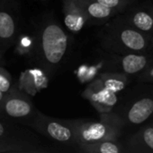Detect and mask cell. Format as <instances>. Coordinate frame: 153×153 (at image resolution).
<instances>
[{
    "instance_id": "e0dca14e",
    "label": "cell",
    "mask_w": 153,
    "mask_h": 153,
    "mask_svg": "<svg viewBox=\"0 0 153 153\" xmlns=\"http://www.w3.org/2000/svg\"><path fill=\"white\" fill-rule=\"evenodd\" d=\"M94 1L108 8L115 10L118 13H124L131 5H133V3L131 2V0H94Z\"/></svg>"
},
{
    "instance_id": "ffe728a7",
    "label": "cell",
    "mask_w": 153,
    "mask_h": 153,
    "mask_svg": "<svg viewBox=\"0 0 153 153\" xmlns=\"http://www.w3.org/2000/svg\"><path fill=\"white\" fill-rule=\"evenodd\" d=\"M140 82L144 83H153V65L148 67L143 73L138 75Z\"/></svg>"
},
{
    "instance_id": "52a82bcc",
    "label": "cell",
    "mask_w": 153,
    "mask_h": 153,
    "mask_svg": "<svg viewBox=\"0 0 153 153\" xmlns=\"http://www.w3.org/2000/svg\"><path fill=\"white\" fill-rule=\"evenodd\" d=\"M39 110L30 97L21 90L13 87L0 103V115L21 125L31 120Z\"/></svg>"
},
{
    "instance_id": "277c9868",
    "label": "cell",
    "mask_w": 153,
    "mask_h": 153,
    "mask_svg": "<svg viewBox=\"0 0 153 153\" xmlns=\"http://www.w3.org/2000/svg\"><path fill=\"white\" fill-rule=\"evenodd\" d=\"M102 120L113 123L121 128L124 126L144 124L153 117V91L136 97L126 104L120 112L100 114Z\"/></svg>"
},
{
    "instance_id": "4fadbf2b",
    "label": "cell",
    "mask_w": 153,
    "mask_h": 153,
    "mask_svg": "<svg viewBox=\"0 0 153 153\" xmlns=\"http://www.w3.org/2000/svg\"><path fill=\"white\" fill-rule=\"evenodd\" d=\"M125 152L135 153L153 152V126H146L133 134L126 143Z\"/></svg>"
},
{
    "instance_id": "5b68a950",
    "label": "cell",
    "mask_w": 153,
    "mask_h": 153,
    "mask_svg": "<svg viewBox=\"0 0 153 153\" xmlns=\"http://www.w3.org/2000/svg\"><path fill=\"white\" fill-rule=\"evenodd\" d=\"M25 126L56 143L76 145L75 130L70 119L55 118L38 111Z\"/></svg>"
},
{
    "instance_id": "5bb4252c",
    "label": "cell",
    "mask_w": 153,
    "mask_h": 153,
    "mask_svg": "<svg viewBox=\"0 0 153 153\" xmlns=\"http://www.w3.org/2000/svg\"><path fill=\"white\" fill-rule=\"evenodd\" d=\"M80 7L88 15L91 22H106L119 14L115 10L108 8L94 0H77Z\"/></svg>"
},
{
    "instance_id": "8992f818",
    "label": "cell",
    "mask_w": 153,
    "mask_h": 153,
    "mask_svg": "<svg viewBox=\"0 0 153 153\" xmlns=\"http://www.w3.org/2000/svg\"><path fill=\"white\" fill-rule=\"evenodd\" d=\"M70 123L75 130L76 146L104 140H118L122 132L120 126L102 119L100 121L70 119Z\"/></svg>"
},
{
    "instance_id": "7a4b0ae2",
    "label": "cell",
    "mask_w": 153,
    "mask_h": 153,
    "mask_svg": "<svg viewBox=\"0 0 153 153\" xmlns=\"http://www.w3.org/2000/svg\"><path fill=\"white\" fill-rule=\"evenodd\" d=\"M69 50V38L54 21L43 22L36 37L34 55L40 65L49 74L60 67Z\"/></svg>"
},
{
    "instance_id": "30bf717a",
    "label": "cell",
    "mask_w": 153,
    "mask_h": 153,
    "mask_svg": "<svg viewBox=\"0 0 153 153\" xmlns=\"http://www.w3.org/2000/svg\"><path fill=\"white\" fill-rule=\"evenodd\" d=\"M82 97L100 113H109L118 103V94L105 88L96 79L82 92Z\"/></svg>"
},
{
    "instance_id": "d4e9b609",
    "label": "cell",
    "mask_w": 153,
    "mask_h": 153,
    "mask_svg": "<svg viewBox=\"0 0 153 153\" xmlns=\"http://www.w3.org/2000/svg\"><path fill=\"white\" fill-rule=\"evenodd\" d=\"M150 6L151 7V9L153 10V4H150Z\"/></svg>"
},
{
    "instance_id": "2e32d148",
    "label": "cell",
    "mask_w": 153,
    "mask_h": 153,
    "mask_svg": "<svg viewBox=\"0 0 153 153\" xmlns=\"http://www.w3.org/2000/svg\"><path fill=\"white\" fill-rule=\"evenodd\" d=\"M78 152L85 153H122L125 152L117 140H104L92 143L77 145Z\"/></svg>"
},
{
    "instance_id": "cb8c5ba5",
    "label": "cell",
    "mask_w": 153,
    "mask_h": 153,
    "mask_svg": "<svg viewBox=\"0 0 153 153\" xmlns=\"http://www.w3.org/2000/svg\"><path fill=\"white\" fill-rule=\"evenodd\" d=\"M151 53L153 54V37H152V40H151Z\"/></svg>"
},
{
    "instance_id": "6da1fadb",
    "label": "cell",
    "mask_w": 153,
    "mask_h": 153,
    "mask_svg": "<svg viewBox=\"0 0 153 153\" xmlns=\"http://www.w3.org/2000/svg\"><path fill=\"white\" fill-rule=\"evenodd\" d=\"M99 39L109 53L147 54L151 51L152 37L131 26L121 15L106 22L99 32Z\"/></svg>"
},
{
    "instance_id": "7c38bea8",
    "label": "cell",
    "mask_w": 153,
    "mask_h": 153,
    "mask_svg": "<svg viewBox=\"0 0 153 153\" xmlns=\"http://www.w3.org/2000/svg\"><path fill=\"white\" fill-rule=\"evenodd\" d=\"M64 24L71 32H79L84 26L91 22L88 15L80 7L77 0H61Z\"/></svg>"
},
{
    "instance_id": "3957f363",
    "label": "cell",
    "mask_w": 153,
    "mask_h": 153,
    "mask_svg": "<svg viewBox=\"0 0 153 153\" xmlns=\"http://www.w3.org/2000/svg\"><path fill=\"white\" fill-rule=\"evenodd\" d=\"M36 134L0 115V152H45Z\"/></svg>"
},
{
    "instance_id": "ba28073f",
    "label": "cell",
    "mask_w": 153,
    "mask_h": 153,
    "mask_svg": "<svg viewBox=\"0 0 153 153\" xmlns=\"http://www.w3.org/2000/svg\"><path fill=\"white\" fill-rule=\"evenodd\" d=\"M153 65V54H115L111 53L106 61L107 72L122 73L126 75H139Z\"/></svg>"
},
{
    "instance_id": "603a6c76",
    "label": "cell",
    "mask_w": 153,
    "mask_h": 153,
    "mask_svg": "<svg viewBox=\"0 0 153 153\" xmlns=\"http://www.w3.org/2000/svg\"><path fill=\"white\" fill-rule=\"evenodd\" d=\"M5 96V92H3V91L0 90V103H1V102H2V100H4Z\"/></svg>"
},
{
    "instance_id": "9a60e30c",
    "label": "cell",
    "mask_w": 153,
    "mask_h": 153,
    "mask_svg": "<svg viewBox=\"0 0 153 153\" xmlns=\"http://www.w3.org/2000/svg\"><path fill=\"white\" fill-rule=\"evenodd\" d=\"M96 80L105 88L117 94L123 91L129 83L128 75L116 72L103 73L99 74L96 78Z\"/></svg>"
},
{
    "instance_id": "ac0fdd59",
    "label": "cell",
    "mask_w": 153,
    "mask_h": 153,
    "mask_svg": "<svg viewBox=\"0 0 153 153\" xmlns=\"http://www.w3.org/2000/svg\"><path fill=\"white\" fill-rule=\"evenodd\" d=\"M15 43L17 45V49L22 52V54L34 53L36 39H31V37L28 36H23V38L18 36L15 40Z\"/></svg>"
},
{
    "instance_id": "9c48e42d",
    "label": "cell",
    "mask_w": 153,
    "mask_h": 153,
    "mask_svg": "<svg viewBox=\"0 0 153 153\" xmlns=\"http://www.w3.org/2000/svg\"><path fill=\"white\" fill-rule=\"evenodd\" d=\"M15 0H0V39L6 48L15 43L19 23Z\"/></svg>"
},
{
    "instance_id": "7402d4cb",
    "label": "cell",
    "mask_w": 153,
    "mask_h": 153,
    "mask_svg": "<svg viewBox=\"0 0 153 153\" xmlns=\"http://www.w3.org/2000/svg\"><path fill=\"white\" fill-rule=\"evenodd\" d=\"M131 2L133 3V4H142V0H131Z\"/></svg>"
},
{
    "instance_id": "44dd1931",
    "label": "cell",
    "mask_w": 153,
    "mask_h": 153,
    "mask_svg": "<svg viewBox=\"0 0 153 153\" xmlns=\"http://www.w3.org/2000/svg\"><path fill=\"white\" fill-rule=\"evenodd\" d=\"M5 49H6V48L5 47V45L3 44V42H2L1 39H0V59H1V57H2L4 52L5 51Z\"/></svg>"
},
{
    "instance_id": "484cf974",
    "label": "cell",
    "mask_w": 153,
    "mask_h": 153,
    "mask_svg": "<svg viewBox=\"0 0 153 153\" xmlns=\"http://www.w3.org/2000/svg\"><path fill=\"white\" fill-rule=\"evenodd\" d=\"M41 1H46V0H41Z\"/></svg>"
},
{
    "instance_id": "8fae6325",
    "label": "cell",
    "mask_w": 153,
    "mask_h": 153,
    "mask_svg": "<svg viewBox=\"0 0 153 153\" xmlns=\"http://www.w3.org/2000/svg\"><path fill=\"white\" fill-rule=\"evenodd\" d=\"M120 15L136 30L153 37V10L150 4H133Z\"/></svg>"
},
{
    "instance_id": "d6986e66",
    "label": "cell",
    "mask_w": 153,
    "mask_h": 153,
    "mask_svg": "<svg viewBox=\"0 0 153 153\" xmlns=\"http://www.w3.org/2000/svg\"><path fill=\"white\" fill-rule=\"evenodd\" d=\"M13 81L11 74L3 67H0V90L5 94L13 88Z\"/></svg>"
}]
</instances>
